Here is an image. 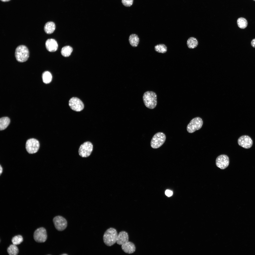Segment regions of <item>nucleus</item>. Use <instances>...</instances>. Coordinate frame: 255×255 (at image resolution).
Instances as JSON below:
<instances>
[{
  "label": "nucleus",
  "instance_id": "f257e3e1",
  "mask_svg": "<svg viewBox=\"0 0 255 255\" xmlns=\"http://www.w3.org/2000/svg\"><path fill=\"white\" fill-rule=\"evenodd\" d=\"M118 236L117 231L115 229L110 228L104 234L103 237V242L107 246H111L116 242Z\"/></svg>",
  "mask_w": 255,
  "mask_h": 255
},
{
  "label": "nucleus",
  "instance_id": "f03ea898",
  "mask_svg": "<svg viewBox=\"0 0 255 255\" xmlns=\"http://www.w3.org/2000/svg\"><path fill=\"white\" fill-rule=\"evenodd\" d=\"M144 103L148 108L153 109L156 107L157 103V96L156 94L152 91L145 92L143 97Z\"/></svg>",
  "mask_w": 255,
  "mask_h": 255
},
{
  "label": "nucleus",
  "instance_id": "7ed1b4c3",
  "mask_svg": "<svg viewBox=\"0 0 255 255\" xmlns=\"http://www.w3.org/2000/svg\"><path fill=\"white\" fill-rule=\"evenodd\" d=\"M29 52L27 47L24 45L18 46L16 48L15 56L18 62H23L26 61L29 57Z\"/></svg>",
  "mask_w": 255,
  "mask_h": 255
},
{
  "label": "nucleus",
  "instance_id": "20e7f679",
  "mask_svg": "<svg viewBox=\"0 0 255 255\" xmlns=\"http://www.w3.org/2000/svg\"><path fill=\"white\" fill-rule=\"evenodd\" d=\"M166 139V135L164 133L159 132L156 133L153 136L151 141V147L154 149L159 148L164 143Z\"/></svg>",
  "mask_w": 255,
  "mask_h": 255
},
{
  "label": "nucleus",
  "instance_id": "39448f33",
  "mask_svg": "<svg viewBox=\"0 0 255 255\" xmlns=\"http://www.w3.org/2000/svg\"><path fill=\"white\" fill-rule=\"evenodd\" d=\"M203 123V121L200 118L196 117L192 119L187 126V129L189 133H192L200 129Z\"/></svg>",
  "mask_w": 255,
  "mask_h": 255
},
{
  "label": "nucleus",
  "instance_id": "423d86ee",
  "mask_svg": "<svg viewBox=\"0 0 255 255\" xmlns=\"http://www.w3.org/2000/svg\"><path fill=\"white\" fill-rule=\"evenodd\" d=\"M93 146L92 144L89 141L84 142L81 144L78 150L79 155L83 157H89L91 154L93 150Z\"/></svg>",
  "mask_w": 255,
  "mask_h": 255
},
{
  "label": "nucleus",
  "instance_id": "0eeeda50",
  "mask_svg": "<svg viewBox=\"0 0 255 255\" xmlns=\"http://www.w3.org/2000/svg\"><path fill=\"white\" fill-rule=\"evenodd\" d=\"M26 146L27 152L33 154L38 151L39 147V143L37 140L30 139L27 140Z\"/></svg>",
  "mask_w": 255,
  "mask_h": 255
},
{
  "label": "nucleus",
  "instance_id": "6e6552de",
  "mask_svg": "<svg viewBox=\"0 0 255 255\" xmlns=\"http://www.w3.org/2000/svg\"><path fill=\"white\" fill-rule=\"evenodd\" d=\"M47 231L43 227H40L34 231V238L35 240L37 242L42 243L45 242L47 238Z\"/></svg>",
  "mask_w": 255,
  "mask_h": 255
},
{
  "label": "nucleus",
  "instance_id": "1a4fd4ad",
  "mask_svg": "<svg viewBox=\"0 0 255 255\" xmlns=\"http://www.w3.org/2000/svg\"><path fill=\"white\" fill-rule=\"evenodd\" d=\"M53 222L56 229L58 231H62L65 229L67 225L66 219L63 217L58 216L54 218Z\"/></svg>",
  "mask_w": 255,
  "mask_h": 255
},
{
  "label": "nucleus",
  "instance_id": "9d476101",
  "mask_svg": "<svg viewBox=\"0 0 255 255\" xmlns=\"http://www.w3.org/2000/svg\"><path fill=\"white\" fill-rule=\"evenodd\" d=\"M69 105L73 110L76 111H80L84 108V106L82 102L76 97L71 98L69 102Z\"/></svg>",
  "mask_w": 255,
  "mask_h": 255
},
{
  "label": "nucleus",
  "instance_id": "9b49d317",
  "mask_svg": "<svg viewBox=\"0 0 255 255\" xmlns=\"http://www.w3.org/2000/svg\"><path fill=\"white\" fill-rule=\"evenodd\" d=\"M229 162L228 157L225 154L218 156L216 160L217 166L221 169H224L227 168L229 165Z\"/></svg>",
  "mask_w": 255,
  "mask_h": 255
},
{
  "label": "nucleus",
  "instance_id": "f8f14e48",
  "mask_svg": "<svg viewBox=\"0 0 255 255\" xmlns=\"http://www.w3.org/2000/svg\"><path fill=\"white\" fill-rule=\"evenodd\" d=\"M238 142L240 146L246 149L251 148L253 143L251 138L247 135H243L240 137L238 140Z\"/></svg>",
  "mask_w": 255,
  "mask_h": 255
},
{
  "label": "nucleus",
  "instance_id": "ddd939ff",
  "mask_svg": "<svg viewBox=\"0 0 255 255\" xmlns=\"http://www.w3.org/2000/svg\"><path fill=\"white\" fill-rule=\"evenodd\" d=\"M45 44L46 49L50 52H55L58 48V46L57 42L53 39H47L46 42Z\"/></svg>",
  "mask_w": 255,
  "mask_h": 255
},
{
  "label": "nucleus",
  "instance_id": "4468645a",
  "mask_svg": "<svg viewBox=\"0 0 255 255\" xmlns=\"http://www.w3.org/2000/svg\"><path fill=\"white\" fill-rule=\"evenodd\" d=\"M128 241L129 236L127 233L124 231H122L118 234L116 242L118 245H122Z\"/></svg>",
  "mask_w": 255,
  "mask_h": 255
},
{
  "label": "nucleus",
  "instance_id": "2eb2a0df",
  "mask_svg": "<svg viewBox=\"0 0 255 255\" xmlns=\"http://www.w3.org/2000/svg\"><path fill=\"white\" fill-rule=\"evenodd\" d=\"M121 248L124 252L129 254L133 253L136 249L134 244L133 242L129 241L122 245Z\"/></svg>",
  "mask_w": 255,
  "mask_h": 255
},
{
  "label": "nucleus",
  "instance_id": "dca6fc26",
  "mask_svg": "<svg viewBox=\"0 0 255 255\" xmlns=\"http://www.w3.org/2000/svg\"><path fill=\"white\" fill-rule=\"evenodd\" d=\"M55 26L54 22L49 21L46 23L44 27V30L45 32L48 34L52 33L54 31Z\"/></svg>",
  "mask_w": 255,
  "mask_h": 255
},
{
  "label": "nucleus",
  "instance_id": "f3484780",
  "mask_svg": "<svg viewBox=\"0 0 255 255\" xmlns=\"http://www.w3.org/2000/svg\"><path fill=\"white\" fill-rule=\"evenodd\" d=\"M129 41L132 47H137L138 45L140 39L137 35L135 34H132L129 37Z\"/></svg>",
  "mask_w": 255,
  "mask_h": 255
},
{
  "label": "nucleus",
  "instance_id": "a211bd4d",
  "mask_svg": "<svg viewBox=\"0 0 255 255\" xmlns=\"http://www.w3.org/2000/svg\"><path fill=\"white\" fill-rule=\"evenodd\" d=\"M10 122L9 118L8 117L1 118L0 119V130H2L5 129L9 125Z\"/></svg>",
  "mask_w": 255,
  "mask_h": 255
},
{
  "label": "nucleus",
  "instance_id": "6ab92c4d",
  "mask_svg": "<svg viewBox=\"0 0 255 255\" xmlns=\"http://www.w3.org/2000/svg\"><path fill=\"white\" fill-rule=\"evenodd\" d=\"M198 44L197 40L194 37H190L187 40V44L188 47L189 48H194L197 47Z\"/></svg>",
  "mask_w": 255,
  "mask_h": 255
},
{
  "label": "nucleus",
  "instance_id": "aec40b11",
  "mask_svg": "<svg viewBox=\"0 0 255 255\" xmlns=\"http://www.w3.org/2000/svg\"><path fill=\"white\" fill-rule=\"evenodd\" d=\"M73 49L72 47L69 46H66L62 48L61 53L63 56L67 57L70 55Z\"/></svg>",
  "mask_w": 255,
  "mask_h": 255
},
{
  "label": "nucleus",
  "instance_id": "412c9836",
  "mask_svg": "<svg viewBox=\"0 0 255 255\" xmlns=\"http://www.w3.org/2000/svg\"><path fill=\"white\" fill-rule=\"evenodd\" d=\"M42 80L43 82L46 84L50 83L52 79V76L51 73L49 72L46 71L44 72L42 75Z\"/></svg>",
  "mask_w": 255,
  "mask_h": 255
},
{
  "label": "nucleus",
  "instance_id": "4be33fe9",
  "mask_svg": "<svg viewBox=\"0 0 255 255\" xmlns=\"http://www.w3.org/2000/svg\"><path fill=\"white\" fill-rule=\"evenodd\" d=\"M7 251L10 255H16L18 253V248L16 245H10L7 249Z\"/></svg>",
  "mask_w": 255,
  "mask_h": 255
},
{
  "label": "nucleus",
  "instance_id": "5701e85b",
  "mask_svg": "<svg viewBox=\"0 0 255 255\" xmlns=\"http://www.w3.org/2000/svg\"><path fill=\"white\" fill-rule=\"evenodd\" d=\"M237 23L238 26L242 29H244L246 28L248 25V22L246 20L245 18L242 17L238 18L237 21Z\"/></svg>",
  "mask_w": 255,
  "mask_h": 255
},
{
  "label": "nucleus",
  "instance_id": "b1692460",
  "mask_svg": "<svg viewBox=\"0 0 255 255\" xmlns=\"http://www.w3.org/2000/svg\"><path fill=\"white\" fill-rule=\"evenodd\" d=\"M154 49L156 52L162 53H165L167 50L166 46L165 44H162L156 45L155 46Z\"/></svg>",
  "mask_w": 255,
  "mask_h": 255
},
{
  "label": "nucleus",
  "instance_id": "393cba45",
  "mask_svg": "<svg viewBox=\"0 0 255 255\" xmlns=\"http://www.w3.org/2000/svg\"><path fill=\"white\" fill-rule=\"evenodd\" d=\"M11 241L13 244L16 245L20 244L23 241V238L21 235H18L13 237Z\"/></svg>",
  "mask_w": 255,
  "mask_h": 255
},
{
  "label": "nucleus",
  "instance_id": "a878e982",
  "mask_svg": "<svg viewBox=\"0 0 255 255\" xmlns=\"http://www.w3.org/2000/svg\"><path fill=\"white\" fill-rule=\"evenodd\" d=\"M133 0H122L123 4L125 6L129 7L132 4Z\"/></svg>",
  "mask_w": 255,
  "mask_h": 255
},
{
  "label": "nucleus",
  "instance_id": "bb28decb",
  "mask_svg": "<svg viewBox=\"0 0 255 255\" xmlns=\"http://www.w3.org/2000/svg\"><path fill=\"white\" fill-rule=\"evenodd\" d=\"M165 194L166 196L170 197L172 196L173 194V192L170 190H167L166 191Z\"/></svg>",
  "mask_w": 255,
  "mask_h": 255
},
{
  "label": "nucleus",
  "instance_id": "cd10ccee",
  "mask_svg": "<svg viewBox=\"0 0 255 255\" xmlns=\"http://www.w3.org/2000/svg\"><path fill=\"white\" fill-rule=\"evenodd\" d=\"M251 44V46L255 48V38L254 39L252 40Z\"/></svg>",
  "mask_w": 255,
  "mask_h": 255
},
{
  "label": "nucleus",
  "instance_id": "c85d7f7f",
  "mask_svg": "<svg viewBox=\"0 0 255 255\" xmlns=\"http://www.w3.org/2000/svg\"><path fill=\"white\" fill-rule=\"evenodd\" d=\"M3 169L2 167L1 166H0V174H1L2 172Z\"/></svg>",
  "mask_w": 255,
  "mask_h": 255
},
{
  "label": "nucleus",
  "instance_id": "c756f323",
  "mask_svg": "<svg viewBox=\"0 0 255 255\" xmlns=\"http://www.w3.org/2000/svg\"><path fill=\"white\" fill-rule=\"evenodd\" d=\"M10 0H1L3 2H6L9 1Z\"/></svg>",
  "mask_w": 255,
  "mask_h": 255
},
{
  "label": "nucleus",
  "instance_id": "7c9ffc66",
  "mask_svg": "<svg viewBox=\"0 0 255 255\" xmlns=\"http://www.w3.org/2000/svg\"><path fill=\"white\" fill-rule=\"evenodd\" d=\"M62 255H67V254H62Z\"/></svg>",
  "mask_w": 255,
  "mask_h": 255
},
{
  "label": "nucleus",
  "instance_id": "2f4dec72",
  "mask_svg": "<svg viewBox=\"0 0 255 255\" xmlns=\"http://www.w3.org/2000/svg\"><path fill=\"white\" fill-rule=\"evenodd\" d=\"M253 0L255 1V0Z\"/></svg>",
  "mask_w": 255,
  "mask_h": 255
}]
</instances>
